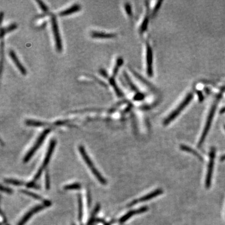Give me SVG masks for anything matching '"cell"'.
Returning a JSON list of instances; mask_svg holds the SVG:
<instances>
[{
  "mask_svg": "<svg viewBox=\"0 0 225 225\" xmlns=\"http://www.w3.org/2000/svg\"><path fill=\"white\" fill-rule=\"evenodd\" d=\"M223 91H222V92H220L217 97L216 98V99L215 100L213 104L212 107H211V110L209 111V114L208 116V119L206 120V124H205V126L204 129L203 130V132H202V135L201 137V139H200V141L198 142V147H201L202 146V145L203 144L204 142L205 139H206V136L208 135V132L209 131V129L211 127V124L212 123L213 120L214 118V115H215V113L216 110V107H217L218 104L219 102L220 101V99L222 98V95H223Z\"/></svg>",
  "mask_w": 225,
  "mask_h": 225,
  "instance_id": "6da1fadb",
  "label": "cell"
},
{
  "mask_svg": "<svg viewBox=\"0 0 225 225\" xmlns=\"http://www.w3.org/2000/svg\"><path fill=\"white\" fill-rule=\"evenodd\" d=\"M79 151L81 152V155L83 159H84V161H85L86 163L87 164V165L88 166L90 170H91L93 175H95V177L97 178V179L102 184H104V185L106 184L107 181L101 175V174L100 173L98 169L95 168L93 162H92V161L91 160L89 156L88 155L87 153H86L84 146H82V145H80L79 146Z\"/></svg>",
  "mask_w": 225,
  "mask_h": 225,
  "instance_id": "7a4b0ae2",
  "label": "cell"
},
{
  "mask_svg": "<svg viewBox=\"0 0 225 225\" xmlns=\"http://www.w3.org/2000/svg\"><path fill=\"white\" fill-rule=\"evenodd\" d=\"M192 98H193L192 94L191 93L188 94L186 96V98H184L183 101L180 104L178 107H177L176 109L174 110L167 118H166L164 121V124L165 125H167L169 123H171L174 120H175V118L181 113V112L184 110V108L189 104Z\"/></svg>",
  "mask_w": 225,
  "mask_h": 225,
  "instance_id": "3957f363",
  "label": "cell"
},
{
  "mask_svg": "<svg viewBox=\"0 0 225 225\" xmlns=\"http://www.w3.org/2000/svg\"><path fill=\"white\" fill-rule=\"evenodd\" d=\"M50 131L51 129H46L40 135L39 137L38 138V139L37 140V141L36 142L35 145L30 149V151L27 153L25 157L24 158V163H27V162H28L30 160L32 156H33L35 152L37 151V150L40 148V145L42 144L43 142L44 141V139H45L47 135L49 134V132H50Z\"/></svg>",
  "mask_w": 225,
  "mask_h": 225,
  "instance_id": "277c9868",
  "label": "cell"
},
{
  "mask_svg": "<svg viewBox=\"0 0 225 225\" xmlns=\"http://www.w3.org/2000/svg\"><path fill=\"white\" fill-rule=\"evenodd\" d=\"M51 24H52V32L55 39L56 49L57 52H61L62 51V43L59 32L58 24L57 22L56 18L55 15L52 16Z\"/></svg>",
  "mask_w": 225,
  "mask_h": 225,
  "instance_id": "5b68a950",
  "label": "cell"
},
{
  "mask_svg": "<svg viewBox=\"0 0 225 225\" xmlns=\"http://www.w3.org/2000/svg\"><path fill=\"white\" fill-rule=\"evenodd\" d=\"M216 149L214 148L211 149L209 153V161L208 165V173L206 175L205 186L206 188H209L211 186L212 178L213 169H214V161L215 158Z\"/></svg>",
  "mask_w": 225,
  "mask_h": 225,
  "instance_id": "8992f818",
  "label": "cell"
},
{
  "mask_svg": "<svg viewBox=\"0 0 225 225\" xmlns=\"http://www.w3.org/2000/svg\"><path fill=\"white\" fill-rule=\"evenodd\" d=\"M163 193V190L162 189H158L154 191L153 192L149 193L147 195H144V197L140 198L137 200H134L132 202L130 203L129 206H132L134 205H135L137 203H140V202H143L147 201L149 200L154 198L155 197H158L159 195H161Z\"/></svg>",
  "mask_w": 225,
  "mask_h": 225,
  "instance_id": "52a82bcc",
  "label": "cell"
},
{
  "mask_svg": "<svg viewBox=\"0 0 225 225\" xmlns=\"http://www.w3.org/2000/svg\"><path fill=\"white\" fill-rule=\"evenodd\" d=\"M153 53L151 47L149 44L146 45V70L148 75L151 77L153 75Z\"/></svg>",
  "mask_w": 225,
  "mask_h": 225,
  "instance_id": "ba28073f",
  "label": "cell"
},
{
  "mask_svg": "<svg viewBox=\"0 0 225 225\" xmlns=\"http://www.w3.org/2000/svg\"><path fill=\"white\" fill-rule=\"evenodd\" d=\"M9 55H10V57L11 58L12 60L13 61L15 65H16V67L17 68L19 71L21 72V74L24 75V76L26 75V74H27L26 69L24 67V66L21 63V61H19V59L18 58L17 56H16L15 53L13 50L10 51Z\"/></svg>",
  "mask_w": 225,
  "mask_h": 225,
  "instance_id": "9c48e42d",
  "label": "cell"
},
{
  "mask_svg": "<svg viewBox=\"0 0 225 225\" xmlns=\"http://www.w3.org/2000/svg\"><path fill=\"white\" fill-rule=\"evenodd\" d=\"M148 210V207L144 206L142 208H140L139 209L130 211L129 212L127 213V214H125L124 216H123L121 218H120V220H119V222H120V223H124L125 222H126V220H127L128 219L132 217V216L135 215L137 214H141L145 212Z\"/></svg>",
  "mask_w": 225,
  "mask_h": 225,
  "instance_id": "30bf717a",
  "label": "cell"
},
{
  "mask_svg": "<svg viewBox=\"0 0 225 225\" xmlns=\"http://www.w3.org/2000/svg\"><path fill=\"white\" fill-rule=\"evenodd\" d=\"M55 145H56V141L55 140H51L49 144V148L47 149V152L46 154V156L44 158V161L43 162V165L41 166V168L44 169L46 168V166L47 165V164L49 163V161L50 160L52 156V153L53 152L54 149L55 148Z\"/></svg>",
  "mask_w": 225,
  "mask_h": 225,
  "instance_id": "8fae6325",
  "label": "cell"
},
{
  "mask_svg": "<svg viewBox=\"0 0 225 225\" xmlns=\"http://www.w3.org/2000/svg\"><path fill=\"white\" fill-rule=\"evenodd\" d=\"M46 206L45 205H37L35 206V208H32L30 211H29L24 216L23 218L22 219V220L20 221L19 223V225H23L33 214H35L36 213L38 212L39 211H41V209H43Z\"/></svg>",
  "mask_w": 225,
  "mask_h": 225,
  "instance_id": "7c38bea8",
  "label": "cell"
},
{
  "mask_svg": "<svg viewBox=\"0 0 225 225\" xmlns=\"http://www.w3.org/2000/svg\"><path fill=\"white\" fill-rule=\"evenodd\" d=\"M81 5L78 4H75L74 5L70 7L69 8L64 10L59 13V15L60 16H68L69 15L72 14L74 13L77 12L81 10Z\"/></svg>",
  "mask_w": 225,
  "mask_h": 225,
  "instance_id": "4fadbf2b",
  "label": "cell"
},
{
  "mask_svg": "<svg viewBox=\"0 0 225 225\" xmlns=\"http://www.w3.org/2000/svg\"><path fill=\"white\" fill-rule=\"evenodd\" d=\"M91 36L93 38L96 39H110L115 36V35L112 33H107L103 32H92Z\"/></svg>",
  "mask_w": 225,
  "mask_h": 225,
  "instance_id": "5bb4252c",
  "label": "cell"
},
{
  "mask_svg": "<svg viewBox=\"0 0 225 225\" xmlns=\"http://www.w3.org/2000/svg\"><path fill=\"white\" fill-rule=\"evenodd\" d=\"M21 192L25 194L26 195L30 196V197L33 198L37 199V200H40V201H42L44 203V204L46 205V207L47 206H50L51 203L50 202L47 201V200H44L42 197H40V195L34 193L33 192H30L28 190H22L21 191Z\"/></svg>",
  "mask_w": 225,
  "mask_h": 225,
  "instance_id": "9a60e30c",
  "label": "cell"
},
{
  "mask_svg": "<svg viewBox=\"0 0 225 225\" xmlns=\"http://www.w3.org/2000/svg\"><path fill=\"white\" fill-rule=\"evenodd\" d=\"M17 28V25L15 23L11 24L10 25L7 26V27H4V28H1V38L2 39L3 38V37L5 36V34L10 32H12L15 30Z\"/></svg>",
  "mask_w": 225,
  "mask_h": 225,
  "instance_id": "2e32d148",
  "label": "cell"
},
{
  "mask_svg": "<svg viewBox=\"0 0 225 225\" xmlns=\"http://www.w3.org/2000/svg\"><path fill=\"white\" fill-rule=\"evenodd\" d=\"M180 149H181L183 151L189 152V153H191L192 154H193L194 155L197 156V158H198V159H200V160H201V161L203 160L202 156H201L197 151H195L194 149H193L190 148V147L187 146V145H181Z\"/></svg>",
  "mask_w": 225,
  "mask_h": 225,
  "instance_id": "e0dca14e",
  "label": "cell"
},
{
  "mask_svg": "<svg viewBox=\"0 0 225 225\" xmlns=\"http://www.w3.org/2000/svg\"><path fill=\"white\" fill-rule=\"evenodd\" d=\"M26 123L28 126H35V127H43V126H47L46 123L41 121L32 120H27V121H26Z\"/></svg>",
  "mask_w": 225,
  "mask_h": 225,
  "instance_id": "ac0fdd59",
  "label": "cell"
},
{
  "mask_svg": "<svg viewBox=\"0 0 225 225\" xmlns=\"http://www.w3.org/2000/svg\"><path fill=\"white\" fill-rule=\"evenodd\" d=\"M109 81L110 82V84L112 85L113 88H114V89L115 90V92L116 93V95H118V96H122V93L120 91V89L118 88V86H117L116 82H115V80H114V78L112 77L110 78L109 79Z\"/></svg>",
  "mask_w": 225,
  "mask_h": 225,
  "instance_id": "d6986e66",
  "label": "cell"
},
{
  "mask_svg": "<svg viewBox=\"0 0 225 225\" xmlns=\"http://www.w3.org/2000/svg\"><path fill=\"white\" fill-rule=\"evenodd\" d=\"M78 210H79V219L81 220L82 219L83 215V205H82V198L81 195L79 194L78 196Z\"/></svg>",
  "mask_w": 225,
  "mask_h": 225,
  "instance_id": "ffe728a7",
  "label": "cell"
},
{
  "mask_svg": "<svg viewBox=\"0 0 225 225\" xmlns=\"http://www.w3.org/2000/svg\"><path fill=\"white\" fill-rule=\"evenodd\" d=\"M4 181L7 183L13 184L15 186H22L25 184V183H23L22 181L12 179H5Z\"/></svg>",
  "mask_w": 225,
  "mask_h": 225,
  "instance_id": "44dd1931",
  "label": "cell"
},
{
  "mask_svg": "<svg viewBox=\"0 0 225 225\" xmlns=\"http://www.w3.org/2000/svg\"><path fill=\"white\" fill-rule=\"evenodd\" d=\"M123 64V60L121 58H118L116 64L115 66V67L114 68L113 73V77H112L114 78L115 76H116L118 72V69L120 68V67L121 66V65Z\"/></svg>",
  "mask_w": 225,
  "mask_h": 225,
  "instance_id": "7402d4cb",
  "label": "cell"
},
{
  "mask_svg": "<svg viewBox=\"0 0 225 225\" xmlns=\"http://www.w3.org/2000/svg\"><path fill=\"white\" fill-rule=\"evenodd\" d=\"M64 188L65 190H78L81 189V185L79 183H76L66 185L65 186Z\"/></svg>",
  "mask_w": 225,
  "mask_h": 225,
  "instance_id": "603a6c76",
  "label": "cell"
},
{
  "mask_svg": "<svg viewBox=\"0 0 225 225\" xmlns=\"http://www.w3.org/2000/svg\"><path fill=\"white\" fill-rule=\"evenodd\" d=\"M36 2L38 3L40 8H41V10H42L44 13H47L49 12V10L48 7H47L42 1H40V0H37V1H36Z\"/></svg>",
  "mask_w": 225,
  "mask_h": 225,
  "instance_id": "cb8c5ba5",
  "label": "cell"
},
{
  "mask_svg": "<svg viewBox=\"0 0 225 225\" xmlns=\"http://www.w3.org/2000/svg\"><path fill=\"white\" fill-rule=\"evenodd\" d=\"M45 184H46V190H49L50 188V176H49V172H46L45 176Z\"/></svg>",
  "mask_w": 225,
  "mask_h": 225,
  "instance_id": "d4e9b609",
  "label": "cell"
},
{
  "mask_svg": "<svg viewBox=\"0 0 225 225\" xmlns=\"http://www.w3.org/2000/svg\"><path fill=\"white\" fill-rule=\"evenodd\" d=\"M1 190L3 192H5L7 193L12 194L13 193V191L11 189L6 187H3V186H1Z\"/></svg>",
  "mask_w": 225,
  "mask_h": 225,
  "instance_id": "484cf974",
  "label": "cell"
},
{
  "mask_svg": "<svg viewBox=\"0 0 225 225\" xmlns=\"http://www.w3.org/2000/svg\"><path fill=\"white\" fill-rule=\"evenodd\" d=\"M87 201H88V204L89 207H90V204H91V194H90V191H87Z\"/></svg>",
  "mask_w": 225,
  "mask_h": 225,
  "instance_id": "4316f807",
  "label": "cell"
},
{
  "mask_svg": "<svg viewBox=\"0 0 225 225\" xmlns=\"http://www.w3.org/2000/svg\"><path fill=\"white\" fill-rule=\"evenodd\" d=\"M100 73L101 74L102 76H103L104 78L107 77V74L106 71L104 69H101L100 70Z\"/></svg>",
  "mask_w": 225,
  "mask_h": 225,
  "instance_id": "83f0119b",
  "label": "cell"
},
{
  "mask_svg": "<svg viewBox=\"0 0 225 225\" xmlns=\"http://www.w3.org/2000/svg\"><path fill=\"white\" fill-rule=\"evenodd\" d=\"M0 16H1V22H2V21H3V12H1V15H0Z\"/></svg>",
  "mask_w": 225,
  "mask_h": 225,
  "instance_id": "f1b7e54d",
  "label": "cell"
},
{
  "mask_svg": "<svg viewBox=\"0 0 225 225\" xmlns=\"http://www.w3.org/2000/svg\"><path fill=\"white\" fill-rule=\"evenodd\" d=\"M220 161H225V155H223V156H222L221 158H220Z\"/></svg>",
  "mask_w": 225,
  "mask_h": 225,
  "instance_id": "f546056e",
  "label": "cell"
}]
</instances>
